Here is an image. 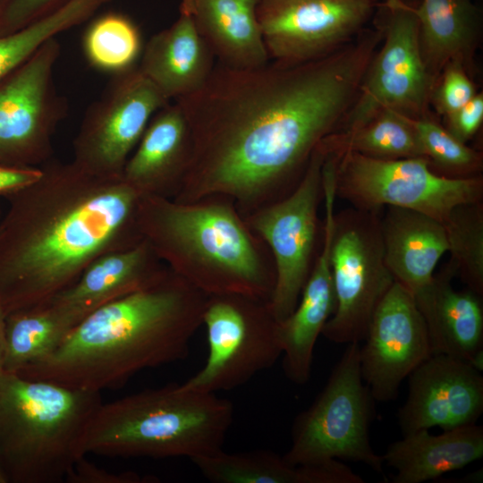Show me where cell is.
Returning a JSON list of instances; mask_svg holds the SVG:
<instances>
[{
    "label": "cell",
    "mask_w": 483,
    "mask_h": 483,
    "mask_svg": "<svg viewBox=\"0 0 483 483\" xmlns=\"http://www.w3.org/2000/svg\"><path fill=\"white\" fill-rule=\"evenodd\" d=\"M381 40L377 27L307 62L250 70L216 63L202 88L174 100L192 150L173 199L222 196L245 217L287 196L318 146L341 129Z\"/></svg>",
    "instance_id": "1"
},
{
    "label": "cell",
    "mask_w": 483,
    "mask_h": 483,
    "mask_svg": "<svg viewBox=\"0 0 483 483\" xmlns=\"http://www.w3.org/2000/svg\"><path fill=\"white\" fill-rule=\"evenodd\" d=\"M7 197L0 224V304L5 314L53 297L98 257L134 247L140 195L122 176L47 163Z\"/></svg>",
    "instance_id": "2"
},
{
    "label": "cell",
    "mask_w": 483,
    "mask_h": 483,
    "mask_svg": "<svg viewBox=\"0 0 483 483\" xmlns=\"http://www.w3.org/2000/svg\"><path fill=\"white\" fill-rule=\"evenodd\" d=\"M207 300L167 267L144 288L93 311L13 374L99 393L119 387L143 369L185 359Z\"/></svg>",
    "instance_id": "3"
},
{
    "label": "cell",
    "mask_w": 483,
    "mask_h": 483,
    "mask_svg": "<svg viewBox=\"0 0 483 483\" xmlns=\"http://www.w3.org/2000/svg\"><path fill=\"white\" fill-rule=\"evenodd\" d=\"M138 223L159 259L208 297L270 301L275 284L272 254L230 199L180 203L141 196Z\"/></svg>",
    "instance_id": "4"
},
{
    "label": "cell",
    "mask_w": 483,
    "mask_h": 483,
    "mask_svg": "<svg viewBox=\"0 0 483 483\" xmlns=\"http://www.w3.org/2000/svg\"><path fill=\"white\" fill-rule=\"evenodd\" d=\"M232 402L170 384L101 403L85 431L81 454L191 461L223 450Z\"/></svg>",
    "instance_id": "5"
},
{
    "label": "cell",
    "mask_w": 483,
    "mask_h": 483,
    "mask_svg": "<svg viewBox=\"0 0 483 483\" xmlns=\"http://www.w3.org/2000/svg\"><path fill=\"white\" fill-rule=\"evenodd\" d=\"M99 392L0 371V470L7 483L64 481L80 458Z\"/></svg>",
    "instance_id": "6"
},
{
    "label": "cell",
    "mask_w": 483,
    "mask_h": 483,
    "mask_svg": "<svg viewBox=\"0 0 483 483\" xmlns=\"http://www.w3.org/2000/svg\"><path fill=\"white\" fill-rule=\"evenodd\" d=\"M360 343L347 344L314 402L293 420L291 445L283 455L292 465L334 460L365 463L383 474V457L370 444L375 399L362 379Z\"/></svg>",
    "instance_id": "7"
},
{
    "label": "cell",
    "mask_w": 483,
    "mask_h": 483,
    "mask_svg": "<svg viewBox=\"0 0 483 483\" xmlns=\"http://www.w3.org/2000/svg\"><path fill=\"white\" fill-rule=\"evenodd\" d=\"M335 157V196L352 207L381 212L386 207L418 211L444 224L462 203L483 201V178H447L427 157L377 159L344 151Z\"/></svg>",
    "instance_id": "8"
},
{
    "label": "cell",
    "mask_w": 483,
    "mask_h": 483,
    "mask_svg": "<svg viewBox=\"0 0 483 483\" xmlns=\"http://www.w3.org/2000/svg\"><path fill=\"white\" fill-rule=\"evenodd\" d=\"M381 212L353 207L335 212L330 265L335 309L321 335L335 343L365 339L377 307L394 283L384 257Z\"/></svg>",
    "instance_id": "9"
},
{
    "label": "cell",
    "mask_w": 483,
    "mask_h": 483,
    "mask_svg": "<svg viewBox=\"0 0 483 483\" xmlns=\"http://www.w3.org/2000/svg\"><path fill=\"white\" fill-rule=\"evenodd\" d=\"M202 325L208 355L182 386L204 393L234 389L271 368L282 355L279 321L269 301L243 295L208 297Z\"/></svg>",
    "instance_id": "10"
},
{
    "label": "cell",
    "mask_w": 483,
    "mask_h": 483,
    "mask_svg": "<svg viewBox=\"0 0 483 483\" xmlns=\"http://www.w3.org/2000/svg\"><path fill=\"white\" fill-rule=\"evenodd\" d=\"M325 157L320 143L292 192L243 217L272 254L275 284L269 305L279 322L296 308L319 249Z\"/></svg>",
    "instance_id": "11"
},
{
    "label": "cell",
    "mask_w": 483,
    "mask_h": 483,
    "mask_svg": "<svg viewBox=\"0 0 483 483\" xmlns=\"http://www.w3.org/2000/svg\"><path fill=\"white\" fill-rule=\"evenodd\" d=\"M377 6L383 18V43L338 131L355 130L387 109L414 119L427 102L432 77L423 59L413 5L404 0H386Z\"/></svg>",
    "instance_id": "12"
},
{
    "label": "cell",
    "mask_w": 483,
    "mask_h": 483,
    "mask_svg": "<svg viewBox=\"0 0 483 483\" xmlns=\"http://www.w3.org/2000/svg\"><path fill=\"white\" fill-rule=\"evenodd\" d=\"M60 54L59 41L50 38L0 83V164L41 167L49 161L68 113L54 80Z\"/></svg>",
    "instance_id": "13"
},
{
    "label": "cell",
    "mask_w": 483,
    "mask_h": 483,
    "mask_svg": "<svg viewBox=\"0 0 483 483\" xmlns=\"http://www.w3.org/2000/svg\"><path fill=\"white\" fill-rule=\"evenodd\" d=\"M168 103L138 66L114 74L84 114L72 162L95 175L122 176L151 118Z\"/></svg>",
    "instance_id": "14"
},
{
    "label": "cell",
    "mask_w": 483,
    "mask_h": 483,
    "mask_svg": "<svg viewBox=\"0 0 483 483\" xmlns=\"http://www.w3.org/2000/svg\"><path fill=\"white\" fill-rule=\"evenodd\" d=\"M376 6L375 0H259L257 12L269 58L296 64L351 41Z\"/></svg>",
    "instance_id": "15"
},
{
    "label": "cell",
    "mask_w": 483,
    "mask_h": 483,
    "mask_svg": "<svg viewBox=\"0 0 483 483\" xmlns=\"http://www.w3.org/2000/svg\"><path fill=\"white\" fill-rule=\"evenodd\" d=\"M363 341L361 376L378 402L394 400L402 382L432 355L414 297L395 281L377 307Z\"/></svg>",
    "instance_id": "16"
},
{
    "label": "cell",
    "mask_w": 483,
    "mask_h": 483,
    "mask_svg": "<svg viewBox=\"0 0 483 483\" xmlns=\"http://www.w3.org/2000/svg\"><path fill=\"white\" fill-rule=\"evenodd\" d=\"M408 395L399 410L403 434L474 424L483 411V376L470 362L432 354L409 375Z\"/></svg>",
    "instance_id": "17"
},
{
    "label": "cell",
    "mask_w": 483,
    "mask_h": 483,
    "mask_svg": "<svg viewBox=\"0 0 483 483\" xmlns=\"http://www.w3.org/2000/svg\"><path fill=\"white\" fill-rule=\"evenodd\" d=\"M166 269L143 239L134 247L98 257L73 284L45 301L69 333L98 308L144 288Z\"/></svg>",
    "instance_id": "18"
},
{
    "label": "cell",
    "mask_w": 483,
    "mask_h": 483,
    "mask_svg": "<svg viewBox=\"0 0 483 483\" xmlns=\"http://www.w3.org/2000/svg\"><path fill=\"white\" fill-rule=\"evenodd\" d=\"M321 245L294 310L279 322L283 369L294 384L303 385L310 377L316 342L335 309L330 244L334 226L335 199H324Z\"/></svg>",
    "instance_id": "19"
},
{
    "label": "cell",
    "mask_w": 483,
    "mask_h": 483,
    "mask_svg": "<svg viewBox=\"0 0 483 483\" xmlns=\"http://www.w3.org/2000/svg\"><path fill=\"white\" fill-rule=\"evenodd\" d=\"M453 266L448 261L413 295L425 321L432 354H444L483 369V297L456 290Z\"/></svg>",
    "instance_id": "20"
},
{
    "label": "cell",
    "mask_w": 483,
    "mask_h": 483,
    "mask_svg": "<svg viewBox=\"0 0 483 483\" xmlns=\"http://www.w3.org/2000/svg\"><path fill=\"white\" fill-rule=\"evenodd\" d=\"M191 150L185 114L177 102H169L151 118L122 178L140 196L174 199L186 175Z\"/></svg>",
    "instance_id": "21"
},
{
    "label": "cell",
    "mask_w": 483,
    "mask_h": 483,
    "mask_svg": "<svg viewBox=\"0 0 483 483\" xmlns=\"http://www.w3.org/2000/svg\"><path fill=\"white\" fill-rule=\"evenodd\" d=\"M215 59L192 16L180 13L169 28L149 38L138 68L170 101L202 88L214 70Z\"/></svg>",
    "instance_id": "22"
},
{
    "label": "cell",
    "mask_w": 483,
    "mask_h": 483,
    "mask_svg": "<svg viewBox=\"0 0 483 483\" xmlns=\"http://www.w3.org/2000/svg\"><path fill=\"white\" fill-rule=\"evenodd\" d=\"M380 216L384 257L395 282L412 294L428 284L448 251L445 226L418 211L386 207Z\"/></svg>",
    "instance_id": "23"
},
{
    "label": "cell",
    "mask_w": 483,
    "mask_h": 483,
    "mask_svg": "<svg viewBox=\"0 0 483 483\" xmlns=\"http://www.w3.org/2000/svg\"><path fill=\"white\" fill-rule=\"evenodd\" d=\"M483 456V428L470 424L439 435L419 429L388 445L384 462L396 473L393 483H421L462 469Z\"/></svg>",
    "instance_id": "24"
},
{
    "label": "cell",
    "mask_w": 483,
    "mask_h": 483,
    "mask_svg": "<svg viewBox=\"0 0 483 483\" xmlns=\"http://www.w3.org/2000/svg\"><path fill=\"white\" fill-rule=\"evenodd\" d=\"M259 0H193L192 18L217 63L237 70L268 64L258 18Z\"/></svg>",
    "instance_id": "25"
},
{
    "label": "cell",
    "mask_w": 483,
    "mask_h": 483,
    "mask_svg": "<svg viewBox=\"0 0 483 483\" xmlns=\"http://www.w3.org/2000/svg\"><path fill=\"white\" fill-rule=\"evenodd\" d=\"M201 474L215 483H340L343 470L337 462L318 465H292L269 450L225 453L191 461Z\"/></svg>",
    "instance_id": "26"
},
{
    "label": "cell",
    "mask_w": 483,
    "mask_h": 483,
    "mask_svg": "<svg viewBox=\"0 0 483 483\" xmlns=\"http://www.w3.org/2000/svg\"><path fill=\"white\" fill-rule=\"evenodd\" d=\"M421 52L431 77L450 63L470 55L479 28V10L470 0H420L413 6Z\"/></svg>",
    "instance_id": "27"
},
{
    "label": "cell",
    "mask_w": 483,
    "mask_h": 483,
    "mask_svg": "<svg viewBox=\"0 0 483 483\" xmlns=\"http://www.w3.org/2000/svg\"><path fill=\"white\" fill-rule=\"evenodd\" d=\"M321 145L326 152L352 151L377 159L426 157L410 117L390 109L355 130L327 136Z\"/></svg>",
    "instance_id": "28"
},
{
    "label": "cell",
    "mask_w": 483,
    "mask_h": 483,
    "mask_svg": "<svg viewBox=\"0 0 483 483\" xmlns=\"http://www.w3.org/2000/svg\"><path fill=\"white\" fill-rule=\"evenodd\" d=\"M81 47L90 66L114 75L137 67L144 47L140 30L131 19L109 12L89 23Z\"/></svg>",
    "instance_id": "29"
},
{
    "label": "cell",
    "mask_w": 483,
    "mask_h": 483,
    "mask_svg": "<svg viewBox=\"0 0 483 483\" xmlns=\"http://www.w3.org/2000/svg\"><path fill=\"white\" fill-rule=\"evenodd\" d=\"M67 334L45 301L7 314L3 370L17 373L51 352Z\"/></svg>",
    "instance_id": "30"
},
{
    "label": "cell",
    "mask_w": 483,
    "mask_h": 483,
    "mask_svg": "<svg viewBox=\"0 0 483 483\" xmlns=\"http://www.w3.org/2000/svg\"><path fill=\"white\" fill-rule=\"evenodd\" d=\"M112 0H70L33 23L0 36V83L25 63L44 43L89 21Z\"/></svg>",
    "instance_id": "31"
},
{
    "label": "cell",
    "mask_w": 483,
    "mask_h": 483,
    "mask_svg": "<svg viewBox=\"0 0 483 483\" xmlns=\"http://www.w3.org/2000/svg\"><path fill=\"white\" fill-rule=\"evenodd\" d=\"M443 225L456 276L483 297V201L456 206Z\"/></svg>",
    "instance_id": "32"
},
{
    "label": "cell",
    "mask_w": 483,
    "mask_h": 483,
    "mask_svg": "<svg viewBox=\"0 0 483 483\" xmlns=\"http://www.w3.org/2000/svg\"><path fill=\"white\" fill-rule=\"evenodd\" d=\"M410 121L434 172L447 178L458 179L480 175V153L457 140L445 128L429 118H410Z\"/></svg>",
    "instance_id": "33"
},
{
    "label": "cell",
    "mask_w": 483,
    "mask_h": 483,
    "mask_svg": "<svg viewBox=\"0 0 483 483\" xmlns=\"http://www.w3.org/2000/svg\"><path fill=\"white\" fill-rule=\"evenodd\" d=\"M70 0H3L0 36L17 31L63 7Z\"/></svg>",
    "instance_id": "34"
},
{
    "label": "cell",
    "mask_w": 483,
    "mask_h": 483,
    "mask_svg": "<svg viewBox=\"0 0 483 483\" xmlns=\"http://www.w3.org/2000/svg\"><path fill=\"white\" fill-rule=\"evenodd\" d=\"M475 95L474 86L462 64H448L435 97L439 112L445 115L451 114L470 101Z\"/></svg>",
    "instance_id": "35"
},
{
    "label": "cell",
    "mask_w": 483,
    "mask_h": 483,
    "mask_svg": "<svg viewBox=\"0 0 483 483\" xmlns=\"http://www.w3.org/2000/svg\"><path fill=\"white\" fill-rule=\"evenodd\" d=\"M154 476H142L133 471L112 472L80 457L72 466L64 481L68 483H154Z\"/></svg>",
    "instance_id": "36"
},
{
    "label": "cell",
    "mask_w": 483,
    "mask_h": 483,
    "mask_svg": "<svg viewBox=\"0 0 483 483\" xmlns=\"http://www.w3.org/2000/svg\"><path fill=\"white\" fill-rule=\"evenodd\" d=\"M446 117V130L457 140L466 143L475 135L483 121L482 94H476L466 105Z\"/></svg>",
    "instance_id": "37"
},
{
    "label": "cell",
    "mask_w": 483,
    "mask_h": 483,
    "mask_svg": "<svg viewBox=\"0 0 483 483\" xmlns=\"http://www.w3.org/2000/svg\"><path fill=\"white\" fill-rule=\"evenodd\" d=\"M41 174V167H18L0 164V198H7L31 184Z\"/></svg>",
    "instance_id": "38"
},
{
    "label": "cell",
    "mask_w": 483,
    "mask_h": 483,
    "mask_svg": "<svg viewBox=\"0 0 483 483\" xmlns=\"http://www.w3.org/2000/svg\"><path fill=\"white\" fill-rule=\"evenodd\" d=\"M5 320L6 314L0 304V371L3 370L5 348Z\"/></svg>",
    "instance_id": "39"
},
{
    "label": "cell",
    "mask_w": 483,
    "mask_h": 483,
    "mask_svg": "<svg viewBox=\"0 0 483 483\" xmlns=\"http://www.w3.org/2000/svg\"><path fill=\"white\" fill-rule=\"evenodd\" d=\"M180 13L192 15L193 13V0H182L180 5Z\"/></svg>",
    "instance_id": "40"
},
{
    "label": "cell",
    "mask_w": 483,
    "mask_h": 483,
    "mask_svg": "<svg viewBox=\"0 0 483 483\" xmlns=\"http://www.w3.org/2000/svg\"><path fill=\"white\" fill-rule=\"evenodd\" d=\"M0 483H7L3 472L1 471V470H0Z\"/></svg>",
    "instance_id": "41"
},
{
    "label": "cell",
    "mask_w": 483,
    "mask_h": 483,
    "mask_svg": "<svg viewBox=\"0 0 483 483\" xmlns=\"http://www.w3.org/2000/svg\"><path fill=\"white\" fill-rule=\"evenodd\" d=\"M3 211H2V207H1V202H0V224H1V220H2V217H3Z\"/></svg>",
    "instance_id": "42"
},
{
    "label": "cell",
    "mask_w": 483,
    "mask_h": 483,
    "mask_svg": "<svg viewBox=\"0 0 483 483\" xmlns=\"http://www.w3.org/2000/svg\"><path fill=\"white\" fill-rule=\"evenodd\" d=\"M2 2H3V0H0V6H1Z\"/></svg>",
    "instance_id": "43"
}]
</instances>
